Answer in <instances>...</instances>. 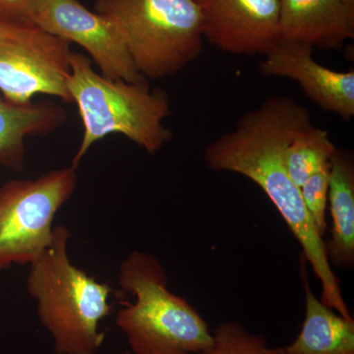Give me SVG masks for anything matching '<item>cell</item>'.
<instances>
[{"instance_id":"cell-1","label":"cell","mask_w":354,"mask_h":354,"mask_svg":"<svg viewBox=\"0 0 354 354\" xmlns=\"http://www.w3.org/2000/svg\"><path fill=\"white\" fill-rule=\"evenodd\" d=\"M313 125L309 111L292 97L272 95L242 115L232 131L212 141L205 148L204 160L212 171L241 174L264 191L320 281L323 304L349 319L353 316L326 254L324 237L317 232L283 160L293 138Z\"/></svg>"},{"instance_id":"cell-2","label":"cell","mask_w":354,"mask_h":354,"mask_svg":"<svg viewBox=\"0 0 354 354\" xmlns=\"http://www.w3.org/2000/svg\"><path fill=\"white\" fill-rule=\"evenodd\" d=\"M71 236L64 225L55 227L50 246L29 265L26 286L55 354H97L106 339L100 325L113 309V290L71 262Z\"/></svg>"},{"instance_id":"cell-3","label":"cell","mask_w":354,"mask_h":354,"mask_svg":"<svg viewBox=\"0 0 354 354\" xmlns=\"http://www.w3.org/2000/svg\"><path fill=\"white\" fill-rule=\"evenodd\" d=\"M68 88L78 108L84 132L71 167L78 169L92 146L111 134H120L153 155L171 142L174 132L164 121L171 114L169 95L152 88L148 80H111L93 68L82 53L72 51Z\"/></svg>"},{"instance_id":"cell-4","label":"cell","mask_w":354,"mask_h":354,"mask_svg":"<svg viewBox=\"0 0 354 354\" xmlns=\"http://www.w3.org/2000/svg\"><path fill=\"white\" fill-rule=\"evenodd\" d=\"M118 285L134 299L118 312L115 322L133 354H193L211 348L213 332L185 298L169 288L157 257L135 250L121 262Z\"/></svg>"},{"instance_id":"cell-5","label":"cell","mask_w":354,"mask_h":354,"mask_svg":"<svg viewBox=\"0 0 354 354\" xmlns=\"http://www.w3.org/2000/svg\"><path fill=\"white\" fill-rule=\"evenodd\" d=\"M94 11L116 23L147 80L174 75L201 55L197 0H95Z\"/></svg>"},{"instance_id":"cell-6","label":"cell","mask_w":354,"mask_h":354,"mask_svg":"<svg viewBox=\"0 0 354 354\" xmlns=\"http://www.w3.org/2000/svg\"><path fill=\"white\" fill-rule=\"evenodd\" d=\"M77 184V169L69 165L0 185V272L31 265L43 255L53 241L55 216Z\"/></svg>"},{"instance_id":"cell-7","label":"cell","mask_w":354,"mask_h":354,"mask_svg":"<svg viewBox=\"0 0 354 354\" xmlns=\"http://www.w3.org/2000/svg\"><path fill=\"white\" fill-rule=\"evenodd\" d=\"M70 43L29 20L0 19V92L13 104L48 95L72 104Z\"/></svg>"},{"instance_id":"cell-8","label":"cell","mask_w":354,"mask_h":354,"mask_svg":"<svg viewBox=\"0 0 354 354\" xmlns=\"http://www.w3.org/2000/svg\"><path fill=\"white\" fill-rule=\"evenodd\" d=\"M27 20L53 36L79 44L106 78L131 83L145 80L116 23L88 10L78 0H37Z\"/></svg>"},{"instance_id":"cell-9","label":"cell","mask_w":354,"mask_h":354,"mask_svg":"<svg viewBox=\"0 0 354 354\" xmlns=\"http://www.w3.org/2000/svg\"><path fill=\"white\" fill-rule=\"evenodd\" d=\"M203 36L235 55L265 57L279 41V0H197Z\"/></svg>"},{"instance_id":"cell-10","label":"cell","mask_w":354,"mask_h":354,"mask_svg":"<svg viewBox=\"0 0 354 354\" xmlns=\"http://www.w3.org/2000/svg\"><path fill=\"white\" fill-rule=\"evenodd\" d=\"M313 46L279 41L264 57L260 72L266 77L297 81L305 95L323 111L344 120L354 116V71H335L317 62Z\"/></svg>"},{"instance_id":"cell-11","label":"cell","mask_w":354,"mask_h":354,"mask_svg":"<svg viewBox=\"0 0 354 354\" xmlns=\"http://www.w3.org/2000/svg\"><path fill=\"white\" fill-rule=\"evenodd\" d=\"M279 41L341 50L354 38V10L337 0H279Z\"/></svg>"},{"instance_id":"cell-12","label":"cell","mask_w":354,"mask_h":354,"mask_svg":"<svg viewBox=\"0 0 354 354\" xmlns=\"http://www.w3.org/2000/svg\"><path fill=\"white\" fill-rule=\"evenodd\" d=\"M67 120V111L55 102L18 104L0 97V165L22 171L26 165V138L50 135L64 127Z\"/></svg>"},{"instance_id":"cell-13","label":"cell","mask_w":354,"mask_h":354,"mask_svg":"<svg viewBox=\"0 0 354 354\" xmlns=\"http://www.w3.org/2000/svg\"><path fill=\"white\" fill-rule=\"evenodd\" d=\"M332 227L325 241L330 266L354 267V164L351 153L337 149L330 162L329 195Z\"/></svg>"},{"instance_id":"cell-14","label":"cell","mask_w":354,"mask_h":354,"mask_svg":"<svg viewBox=\"0 0 354 354\" xmlns=\"http://www.w3.org/2000/svg\"><path fill=\"white\" fill-rule=\"evenodd\" d=\"M302 267L305 316L297 339L283 346L286 354H354V320L323 304L312 290Z\"/></svg>"},{"instance_id":"cell-15","label":"cell","mask_w":354,"mask_h":354,"mask_svg":"<svg viewBox=\"0 0 354 354\" xmlns=\"http://www.w3.org/2000/svg\"><path fill=\"white\" fill-rule=\"evenodd\" d=\"M335 150L337 147L326 130L313 125L299 133L286 148L283 158L291 180L301 187L310 176L330 165Z\"/></svg>"},{"instance_id":"cell-16","label":"cell","mask_w":354,"mask_h":354,"mask_svg":"<svg viewBox=\"0 0 354 354\" xmlns=\"http://www.w3.org/2000/svg\"><path fill=\"white\" fill-rule=\"evenodd\" d=\"M211 348L193 354H286L285 348H270L267 339L252 334L236 321L220 324L213 332Z\"/></svg>"},{"instance_id":"cell-17","label":"cell","mask_w":354,"mask_h":354,"mask_svg":"<svg viewBox=\"0 0 354 354\" xmlns=\"http://www.w3.org/2000/svg\"><path fill=\"white\" fill-rule=\"evenodd\" d=\"M330 165L317 171L299 188L305 207L317 232L324 237L327 230L328 195H329Z\"/></svg>"},{"instance_id":"cell-18","label":"cell","mask_w":354,"mask_h":354,"mask_svg":"<svg viewBox=\"0 0 354 354\" xmlns=\"http://www.w3.org/2000/svg\"><path fill=\"white\" fill-rule=\"evenodd\" d=\"M37 0H0V19L27 20Z\"/></svg>"},{"instance_id":"cell-19","label":"cell","mask_w":354,"mask_h":354,"mask_svg":"<svg viewBox=\"0 0 354 354\" xmlns=\"http://www.w3.org/2000/svg\"><path fill=\"white\" fill-rule=\"evenodd\" d=\"M337 1L341 2L342 4L351 9V10H354V0H337Z\"/></svg>"},{"instance_id":"cell-20","label":"cell","mask_w":354,"mask_h":354,"mask_svg":"<svg viewBox=\"0 0 354 354\" xmlns=\"http://www.w3.org/2000/svg\"><path fill=\"white\" fill-rule=\"evenodd\" d=\"M116 354H133V353H130V351H123V353H118Z\"/></svg>"}]
</instances>
